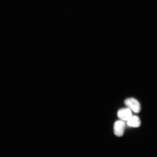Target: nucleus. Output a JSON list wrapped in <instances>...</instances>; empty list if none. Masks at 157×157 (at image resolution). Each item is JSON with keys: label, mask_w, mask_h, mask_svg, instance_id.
I'll list each match as a JSON object with an SVG mask.
<instances>
[{"label": "nucleus", "mask_w": 157, "mask_h": 157, "mask_svg": "<svg viewBox=\"0 0 157 157\" xmlns=\"http://www.w3.org/2000/svg\"><path fill=\"white\" fill-rule=\"evenodd\" d=\"M125 105L131 111L136 113L140 112L141 109L139 101L133 98H129L125 100Z\"/></svg>", "instance_id": "f257e3e1"}, {"label": "nucleus", "mask_w": 157, "mask_h": 157, "mask_svg": "<svg viewBox=\"0 0 157 157\" xmlns=\"http://www.w3.org/2000/svg\"><path fill=\"white\" fill-rule=\"evenodd\" d=\"M125 124L124 121H117L115 122L113 126V132L116 136H122L125 130Z\"/></svg>", "instance_id": "f03ea898"}, {"label": "nucleus", "mask_w": 157, "mask_h": 157, "mask_svg": "<svg viewBox=\"0 0 157 157\" xmlns=\"http://www.w3.org/2000/svg\"><path fill=\"white\" fill-rule=\"evenodd\" d=\"M117 115L120 119L124 121H128L132 117V111L128 108L119 109Z\"/></svg>", "instance_id": "7ed1b4c3"}, {"label": "nucleus", "mask_w": 157, "mask_h": 157, "mask_svg": "<svg viewBox=\"0 0 157 157\" xmlns=\"http://www.w3.org/2000/svg\"><path fill=\"white\" fill-rule=\"evenodd\" d=\"M127 124L129 126L137 128L140 126L141 121L139 117L137 116H132V117L127 121Z\"/></svg>", "instance_id": "20e7f679"}]
</instances>
